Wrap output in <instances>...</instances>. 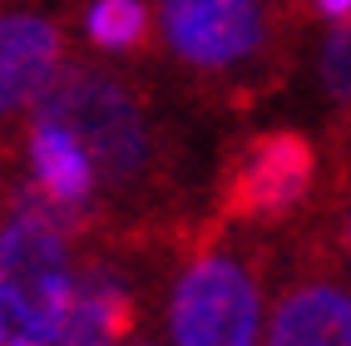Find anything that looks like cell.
I'll return each instance as SVG.
<instances>
[{
    "mask_svg": "<svg viewBox=\"0 0 351 346\" xmlns=\"http://www.w3.org/2000/svg\"><path fill=\"white\" fill-rule=\"evenodd\" d=\"M64 64V35L50 15L0 10V129L35 114Z\"/></svg>",
    "mask_w": 351,
    "mask_h": 346,
    "instance_id": "7",
    "label": "cell"
},
{
    "mask_svg": "<svg viewBox=\"0 0 351 346\" xmlns=\"http://www.w3.org/2000/svg\"><path fill=\"white\" fill-rule=\"evenodd\" d=\"M124 346H158V341H144V336H138V341H134V336H129V341H124Z\"/></svg>",
    "mask_w": 351,
    "mask_h": 346,
    "instance_id": "14",
    "label": "cell"
},
{
    "mask_svg": "<svg viewBox=\"0 0 351 346\" xmlns=\"http://www.w3.org/2000/svg\"><path fill=\"white\" fill-rule=\"evenodd\" d=\"M322 84H326V95H332L337 109L351 114V20H337L332 35L322 40Z\"/></svg>",
    "mask_w": 351,
    "mask_h": 346,
    "instance_id": "11",
    "label": "cell"
},
{
    "mask_svg": "<svg viewBox=\"0 0 351 346\" xmlns=\"http://www.w3.org/2000/svg\"><path fill=\"white\" fill-rule=\"evenodd\" d=\"M35 119H55L80 138L99 188L114 198H144L158 188L163 138L149 99L104 64H60L55 84L35 104Z\"/></svg>",
    "mask_w": 351,
    "mask_h": 346,
    "instance_id": "1",
    "label": "cell"
},
{
    "mask_svg": "<svg viewBox=\"0 0 351 346\" xmlns=\"http://www.w3.org/2000/svg\"><path fill=\"white\" fill-rule=\"evenodd\" d=\"M263 346H351V287L332 258H307L277 292Z\"/></svg>",
    "mask_w": 351,
    "mask_h": 346,
    "instance_id": "6",
    "label": "cell"
},
{
    "mask_svg": "<svg viewBox=\"0 0 351 346\" xmlns=\"http://www.w3.org/2000/svg\"><path fill=\"white\" fill-rule=\"evenodd\" d=\"M75 238L50 218L5 208L0 218V346H55L75 302Z\"/></svg>",
    "mask_w": 351,
    "mask_h": 346,
    "instance_id": "2",
    "label": "cell"
},
{
    "mask_svg": "<svg viewBox=\"0 0 351 346\" xmlns=\"http://www.w3.org/2000/svg\"><path fill=\"white\" fill-rule=\"evenodd\" d=\"M163 45L193 75H232L267 45L263 0H163Z\"/></svg>",
    "mask_w": 351,
    "mask_h": 346,
    "instance_id": "5",
    "label": "cell"
},
{
    "mask_svg": "<svg viewBox=\"0 0 351 346\" xmlns=\"http://www.w3.org/2000/svg\"><path fill=\"white\" fill-rule=\"evenodd\" d=\"M263 272L257 258L218 243L208 227L169 287V346H257Z\"/></svg>",
    "mask_w": 351,
    "mask_h": 346,
    "instance_id": "3",
    "label": "cell"
},
{
    "mask_svg": "<svg viewBox=\"0 0 351 346\" xmlns=\"http://www.w3.org/2000/svg\"><path fill=\"white\" fill-rule=\"evenodd\" d=\"M317 173H322V153L307 134H297V129L252 134L223 164L218 223H243V227L282 223L312 198Z\"/></svg>",
    "mask_w": 351,
    "mask_h": 346,
    "instance_id": "4",
    "label": "cell"
},
{
    "mask_svg": "<svg viewBox=\"0 0 351 346\" xmlns=\"http://www.w3.org/2000/svg\"><path fill=\"white\" fill-rule=\"evenodd\" d=\"M84 35H89V45H99L109 55H134L149 45L154 20H149L144 0H95L84 15Z\"/></svg>",
    "mask_w": 351,
    "mask_h": 346,
    "instance_id": "10",
    "label": "cell"
},
{
    "mask_svg": "<svg viewBox=\"0 0 351 346\" xmlns=\"http://www.w3.org/2000/svg\"><path fill=\"white\" fill-rule=\"evenodd\" d=\"M317 10L326 20H351V0H317Z\"/></svg>",
    "mask_w": 351,
    "mask_h": 346,
    "instance_id": "12",
    "label": "cell"
},
{
    "mask_svg": "<svg viewBox=\"0 0 351 346\" xmlns=\"http://www.w3.org/2000/svg\"><path fill=\"white\" fill-rule=\"evenodd\" d=\"M25 153H30V183L55 198L75 213H89L99 218V178H95V164L89 153L80 149V138L69 134L64 124L55 119H30V134H25Z\"/></svg>",
    "mask_w": 351,
    "mask_h": 346,
    "instance_id": "9",
    "label": "cell"
},
{
    "mask_svg": "<svg viewBox=\"0 0 351 346\" xmlns=\"http://www.w3.org/2000/svg\"><path fill=\"white\" fill-rule=\"evenodd\" d=\"M134 327H138V297L129 277L114 262L95 258L75 282V302L64 312L55 346H124Z\"/></svg>",
    "mask_w": 351,
    "mask_h": 346,
    "instance_id": "8",
    "label": "cell"
},
{
    "mask_svg": "<svg viewBox=\"0 0 351 346\" xmlns=\"http://www.w3.org/2000/svg\"><path fill=\"white\" fill-rule=\"evenodd\" d=\"M341 252H346V262H351V208H346V218H341Z\"/></svg>",
    "mask_w": 351,
    "mask_h": 346,
    "instance_id": "13",
    "label": "cell"
}]
</instances>
